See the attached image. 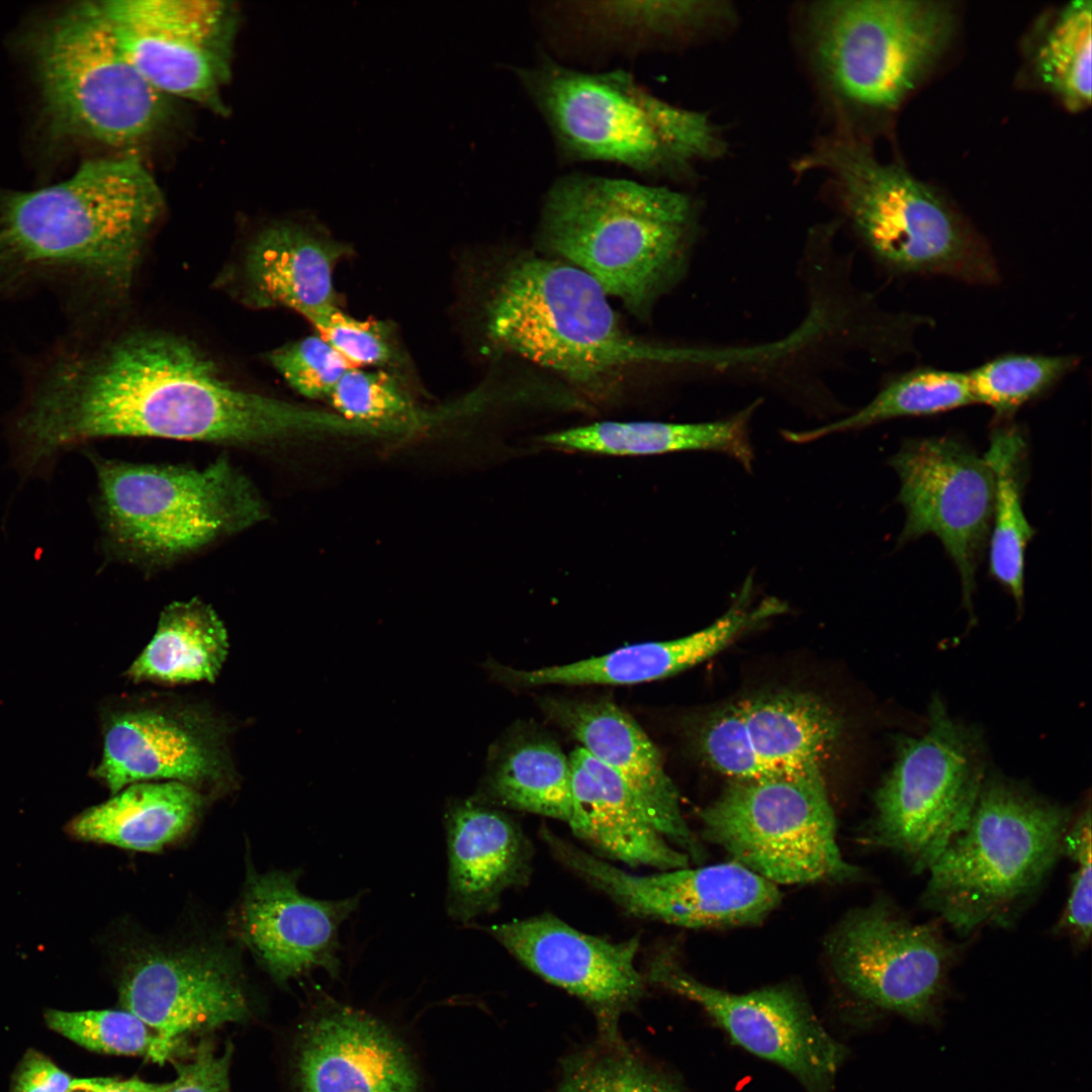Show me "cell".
I'll return each mask as SVG.
<instances>
[{"mask_svg":"<svg viewBox=\"0 0 1092 1092\" xmlns=\"http://www.w3.org/2000/svg\"><path fill=\"white\" fill-rule=\"evenodd\" d=\"M345 427L337 414L236 387L192 343L152 332L90 352L59 341L31 365L8 421L19 460L41 475L93 439L268 445Z\"/></svg>","mask_w":1092,"mask_h":1092,"instance_id":"obj_1","label":"cell"},{"mask_svg":"<svg viewBox=\"0 0 1092 1092\" xmlns=\"http://www.w3.org/2000/svg\"><path fill=\"white\" fill-rule=\"evenodd\" d=\"M164 204L131 155L87 161L37 190H1L0 300L81 279L128 287Z\"/></svg>","mask_w":1092,"mask_h":1092,"instance_id":"obj_2","label":"cell"},{"mask_svg":"<svg viewBox=\"0 0 1092 1092\" xmlns=\"http://www.w3.org/2000/svg\"><path fill=\"white\" fill-rule=\"evenodd\" d=\"M696 203L664 186L588 175L559 179L542 210L541 237L637 316L686 270Z\"/></svg>","mask_w":1092,"mask_h":1092,"instance_id":"obj_3","label":"cell"},{"mask_svg":"<svg viewBox=\"0 0 1092 1092\" xmlns=\"http://www.w3.org/2000/svg\"><path fill=\"white\" fill-rule=\"evenodd\" d=\"M1073 818L1025 786L984 781L969 823L927 871L923 907L961 935L1010 924L1063 855Z\"/></svg>","mask_w":1092,"mask_h":1092,"instance_id":"obj_4","label":"cell"},{"mask_svg":"<svg viewBox=\"0 0 1092 1092\" xmlns=\"http://www.w3.org/2000/svg\"><path fill=\"white\" fill-rule=\"evenodd\" d=\"M796 171L827 175L857 237L889 271L976 285L999 281L993 252L945 200L854 138L819 141L798 160Z\"/></svg>","mask_w":1092,"mask_h":1092,"instance_id":"obj_5","label":"cell"},{"mask_svg":"<svg viewBox=\"0 0 1092 1092\" xmlns=\"http://www.w3.org/2000/svg\"><path fill=\"white\" fill-rule=\"evenodd\" d=\"M520 76L569 159L678 176L724 152L707 113L656 97L625 71L583 72L546 60Z\"/></svg>","mask_w":1092,"mask_h":1092,"instance_id":"obj_6","label":"cell"},{"mask_svg":"<svg viewBox=\"0 0 1092 1092\" xmlns=\"http://www.w3.org/2000/svg\"><path fill=\"white\" fill-rule=\"evenodd\" d=\"M607 295L569 263L518 259L503 272L486 302V336L502 350L578 382L685 358L678 350L624 330Z\"/></svg>","mask_w":1092,"mask_h":1092,"instance_id":"obj_7","label":"cell"},{"mask_svg":"<svg viewBox=\"0 0 1092 1092\" xmlns=\"http://www.w3.org/2000/svg\"><path fill=\"white\" fill-rule=\"evenodd\" d=\"M86 453L96 472L106 544L128 557L167 562L266 518L257 489L224 457L190 468Z\"/></svg>","mask_w":1092,"mask_h":1092,"instance_id":"obj_8","label":"cell"},{"mask_svg":"<svg viewBox=\"0 0 1092 1092\" xmlns=\"http://www.w3.org/2000/svg\"><path fill=\"white\" fill-rule=\"evenodd\" d=\"M953 16L939 1L814 3L807 17L813 66L840 108L890 110L944 49Z\"/></svg>","mask_w":1092,"mask_h":1092,"instance_id":"obj_9","label":"cell"},{"mask_svg":"<svg viewBox=\"0 0 1092 1092\" xmlns=\"http://www.w3.org/2000/svg\"><path fill=\"white\" fill-rule=\"evenodd\" d=\"M36 65L47 113L65 133L131 149L174 115V99L132 65L96 2L70 9L49 26Z\"/></svg>","mask_w":1092,"mask_h":1092,"instance_id":"obj_10","label":"cell"},{"mask_svg":"<svg viewBox=\"0 0 1092 1092\" xmlns=\"http://www.w3.org/2000/svg\"><path fill=\"white\" fill-rule=\"evenodd\" d=\"M703 836L774 884L844 879L833 809L820 774L732 780L701 812Z\"/></svg>","mask_w":1092,"mask_h":1092,"instance_id":"obj_11","label":"cell"},{"mask_svg":"<svg viewBox=\"0 0 1092 1092\" xmlns=\"http://www.w3.org/2000/svg\"><path fill=\"white\" fill-rule=\"evenodd\" d=\"M983 770L978 737L934 698L927 731L902 739L876 792L870 842L897 853L915 874L927 872L969 823Z\"/></svg>","mask_w":1092,"mask_h":1092,"instance_id":"obj_12","label":"cell"},{"mask_svg":"<svg viewBox=\"0 0 1092 1092\" xmlns=\"http://www.w3.org/2000/svg\"><path fill=\"white\" fill-rule=\"evenodd\" d=\"M96 5L132 65L156 90L228 113L238 10L213 0H110Z\"/></svg>","mask_w":1092,"mask_h":1092,"instance_id":"obj_13","label":"cell"},{"mask_svg":"<svg viewBox=\"0 0 1092 1092\" xmlns=\"http://www.w3.org/2000/svg\"><path fill=\"white\" fill-rule=\"evenodd\" d=\"M552 855L625 913L688 928L760 922L780 903L776 884L735 861L635 875L540 829Z\"/></svg>","mask_w":1092,"mask_h":1092,"instance_id":"obj_14","label":"cell"},{"mask_svg":"<svg viewBox=\"0 0 1092 1092\" xmlns=\"http://www.w3.org/2000/svg\"><path fill=\"white\" fill-rule=\"evenodd\" d=\"M834 972L855 996L920 1023L936 1019L957 947L886 901L848 914L829 939Z\"/></svg>","mask_w":1092,"mask_h":1092,"instance_id":"obj_15","label":"cell"},{"mask_svg":"<svg viewBox=\"0 0 1092 1092\" xmlns=\"http://www.w3.org/2000/svg\"><path fill=\"white\" fill-rule=\"evenodd\" d=\"M906 514L899 544L935 536L954 563L972 613L976 573L989 543L994 477L984 457L943 436L910 439L890 459Z\"/></svg>","mask_w":1092,"mask_h":1092,"instance_id":"obj_16","label":"cell"},{"mask_svg":"<svg viewBox=\"0 0 1092 1092\" xmlns=\"http://www.w3.org/2000/svg\"><path fill=\"white\" fill-rule=\"evenodd\" d=\"M645 979L697 1003L734 1043L787 1070L807 1092L833 1091L848 1050L794 988L727 992L691 976L667 952L652 958Z\"/></svg>","mask_w":1092,"mask_h":1092,"instance_id":"obj_17","label":"cell"},{"mask_svg":"<svg viewBox=\"0 0 1092 1092\" xmlns=\"http://www.w3.org/2000/svg\"><path fill=\"white\" fill-rule=\"evenodd\" d=\"M486 931L530 971L584 1003L595 1016L598 1036L621 1035V1017L645 993L636 966L639 936L612 941L582 932L544 913L491 925Z\"/></svg>","mask_w":1092,"mask_h":1092,"instance_id":"obj_18","label":"cell"},{"mask_svg":"<svg viewBox=\"0 0 1092 1092\" xmlns=\"http://www.w3.org/2000/svg\"><path fill=\"white\" fill-rule=\"evenodd\" d=\"M118 997L122 1009L170 1039L242 1022L251 1011L235 962L209 947L132 950L120 974Z\"/></svg>","mask_w":1092,"mask_h":1092,"instance_id":"obj_19","label":"cell"},{"mask_svg":"<svg viewBox=\"0 0 1092 1092\" xmlns=\"http://www.w3.org/2000/svg\"><path fill=\"white\" fill-rule=\"evenodd\" d=\"M838 733L839 721L823 703L782 693L723 709L704 724L698 744L713 768L747 781L820 768Z\"/></svg>","mask_w":1092,"mask_h":1092,"instance_id":"obj_20","label":"cell"},{"mask_svg":"<svg viewBox=\"0 0 1092 1092\" xmlns=\"http://www.w3.org/2000/svg\"><path fill=\"white\" fill-rule=\"evenodd\" d=\"M297 880L298 872L250 875L239 915L242 938L277 981L314 968L337 976L339 928L359 897L312 899L298 890Z\"/></svg>","mask_w":1092,"mask_h":1092,"instance_id":"obj_21","label":"cell"},{"mask_svg":"<svg viewBox=\"0 0 1092 1092\" xmlns=\"http://www.w3.org/2000/svg\"><path fill=\"white\" fill-rule=\"evenodd\" d=\"M225 768L219 734L208 720L192 711L148 705L108 717L95 775L116 794L151 780L194 788L220 780Z\"/></svg>","mask_w":1092,"mask_h":1092,"instance_id":"obj_22","label":"cell"},{"mask_svg":"<svg viewBox=\"0 0 1092 1092\" xmlns=\"http://www.w3.org/2000/svg\"><path fill=\"white\" fill-rule=\"evenodd\" d=\"M539 705L549 720L621 777L668 842L694 861L702 860L701 844L682 816L659 751L627 712L608 700L545 697Z\"/></svg>","mask_w":1092,"mask_h":1092,"instance_id":"obj_23","label":"cell"},{"mask_svg":"<svg viewBox=\"0 0 1092 1092\" xmlns=\"http://www.w3.org/2000/svg\"><path fill=\"white\" fill-rule=\"evenodd\" d=\"M750 577L730 609L710 626L668 641L645 642L562 665L516 669L491 664L495 678L514 687L545 685H634L670 676L698 664L726 647L744 630L785 611L767 599L750 607Z\"/></svg>","mask_w":1092,"mask_h":1092,"instance_id":"obj_24","label":"cell"},{"mask_svg":"<svg viewBox=\"0 0 1092 1092\" xmlns=\"http://www.w3.org/2000/svg\"><path fill=\"white\" fill-rule=\"evenodd\" d=\"M448 915L459 922L497 909L503 894L526 886L532 873L533 844L503 811L471 800L446 807Z\"/></svg>","mask_w":1092,"mask_h":1092,"instance_id":"obj_25","label":"cell"},{"mask_svg":"<svg viewBox=\"0 0 1092 1092\" xmlns=\"http://www.w3.org/2000/svg\"><path fill=\"white\" fill-rule=\"evenodd\" d=\"M296 1070L300 1092H416L418 1086L396 1039L377 1021L348 1009L311 1022Z\"/></svg>","mask_w":1092,"mask_h":1092,"instance_id":"obj_26","label":"cell"},{"mask_svg":"<svg viewBox=\"0 0 1092 1092\" xmlns=\"http://www.w3.org/2000/svg\"><path fill=\"white\" fill-rule=\"evenodd\" d=\"M573 834L602 854L657 871L686 868L690 856L650 823L621 777L582 747L569 755Z\"/></svg>","mask_w":1092,"mask_h":1092,"instance_id":"obj_27","label":"cell"},{"mask_svg":"<svg viewBox=\"0 0 1092 1092\" xmlns=\"http://www.w3.org/2000/svg\"><path fill=\"white\" fill-rule=\"evenodd\" d=\"M350 251L315 226L273 223L255 238L246 256L250 299L261 307L290 308L309 322L339 306L334 274Z\"/></svg>","mask_w":1092,"mask_h":1092,"instance_id":"obj_28","label":"cell"},{"mask_svg":"<svg viewBox=\"0 0 1092 1092\" xmlns=\"http://www.w3.org/2000/svg\"><path fill=\"white\" fill-rule=\"evenodd\" d=\"M756 404L724 420L705 423L602 422L544 435L553 448L612 456H642L681 451H714L752 470L754 453L748 423Z\"/></svg>","mask_w":1092,"mask_h":1092,"instance_id":"obj_29","label":"cell"},{"mask_svg":"<svg viewBox=\"0 0 1092 1092\" xmlns=\"http://www.w3.org/2000/svg\"><path fill=\"white\" fill-rule=\"evenodd\" d=\"M202 803L201 795L182 783H135L82 812L69 829L82 840L155 852L193 827Z\"/></svg>","mask_w":1092,"mask_h":1092,"instance_id":"obj_30","label":"cell"},{"mask_svg":"<svg viewBox=\"0 0 1092 1092\" xmlns=\"http://www.w3.org/2000/svg\"><path fill=\"white\" fill-rule=\"evenodd\" d=\"M483 795L490 804L568 824L572 814L569 757L550 737L517 731L493 755Z\"/></svg>","mask_w":1092,"mask_h":1092,"instance_id":"obj_31","label":"cell"},{"mask_svg":"<svg viewBox=\"0 0 1092 1092\" xmlns=\"http://www.w3.org/2000/svg\"><path fill=\"white\" fill-rule=\"evenodd\" d=\"M228 650V632L209 605L198 599L175 602L162 611L154 637L128 673L135 680L213 681Z\"/></svg>","mask_w":1092,"mask_h":1092,"instance_id":"obj_32","label":"cell"},{"mask_svg":"<svg viewBox=\"0 0 1092 1092\" xmlns=\"http://www.w3.org/2000/svg\"><path fill=\"white\" fill-rule=\"evenodd\" d=\"M1026 449L1021 430L1007 425L993 430L983 456L994 477L989 570L1019 609L1024 598L1025 550L1035 533L1022 506Z\"/></svg>","mask_w":1092,"mask_h":1092,"instance_id":"obj_33","label":"cell"},{"mask_svg":"<svg viewBox=\"0 0 1092 1092\" xmlns=\"http://www.w3.org/2000/svg\"><path fill=\"white\" fill-rule=\"evenodd\" d=\"M975 403L968 372L917 368L888 380L856 413L809 431H784L783 437L804 444L896 418L931 416Z\"/></svg>","mask_w":1092,"mask_h":1092,"instance_id":"obj_34","label":"cell"},{"mask_svg":"<svg viewBox=\"0 0 1092 1092\" xmlns=\"http://www.w3.org/2000/svg\"><path fill=\"white\" fill-rule=\"evenodd\" d=\"M555 1092H686L678 1077L647 1060L622 1035L597 1036L561 1064Z\"/></svg>","mask_w":1092,"mask_h":1092,"instance_id":"obj_35","label":"cell"},{"mask_svg":"<svg viewBox=\"0 0 1092 1092\" xmlns=\"http://www.w3.org/2000/svg\"><path fill=\"white\" fill-rule=\"evenodd\" d=\"M1091 1H1072L1056 15L1034 56L1040 81L1074 111L1091 103Z\"/></svg>","mask_w":1092,"mask_h":1092,"instance_id":"obj_36","label":"cell"},{"mask_svg":"<svg viewBox=\"0 0 1092 1092\" xmlns=\"http://www.w3.org/2000/svg\"><path fill=\"white\" fill-rule=\"evenodd\" d=\"M52 1030L93 1052L140 1056L158 1064L176 1062L185 1052L184 1039H170L125 1010H49Z\"/></svg>","mask_w":1092,"mask_h":1092,"instance_id":"obj_37","label":"cell"},{"mask_svg":"<svg viewBox=\"0 0 1092 1092\" xmlns=\"http://www.w3.org/2000/svg\"><path fill=\"white\" fill-rule=\"evenodd\" d=\"M1076 355L1009 354L968 371L976 403L1010 417L1075 370Z\"/></svg>","mask_w":1092,"mask_h":1092,"instance_id":"obj_38","label":"cell"},{"mask_svg":"<svg viewBox=\"0 0 1092 1092\" xmlns=\"http://www.w3.org/2000/svg\"><path fill=\"white\" fill-rule=\"evenodd\" d=\"M337 415L366 430H397L418 423L412 396L384 369L350 367L328 398Z\"/></svg>","mask_w":1092,"mask_h":1092,"instance_id":"obj_39","label":"cell"},{"mask_svg":"<svg viewBox=\"0 0 1092 1092\" xmlns=\"http://www.w3.org/2000/svg\"><path fill=\"white\" fill-rule=\"evenodd\" d=\"M588 11L620 29L663 35L718 24L730 17L731 8L719 1H621L596 3Z\"/></svg>","mask_w":1092,"mask_h":1092,"instance_id":"obj_40","label":"cell"},{"mask_svg":"<svg viewBox=\"0 0 1092 1092\" xmlns=\"http://www.w3.org/2000/svg\"><path fill=\"white\" fill-rule=\"evenodd\" d=\"M309 323L352 367L386 370L399 360L393 332L385 323L355 318L339 306Z\"/></svg>","mask_w":1092,"mask_h":1092,"instance_id":"obj_41","label":"cell"},{"mask_svg":"<svg viewBox=\"0 0 1092 1092\" xmlns=\"http://www.w3.org/2000/svg\"><path fill=\"white\" fill-rule=\"evenodd\" d=\"M268 359L293 390L310 399H328L352 367L318 334L285 344L273 350Z\"/></svg>","mask_w":1092,"mask_h":1092,"instance_id":"obj_42","label":"cell"},{"mask_svg":"<svg viewBox=\"0 0 1092 1092\" xmlns=\"http://www.w3.org/2000/svg\"><path fill=\"white\" fill-rule=\"evenodd\" d=\"M1091 809L1087 804L1073 818L1063 842V855L1076 866L1070 880V892L1055 932L1068 936L1077 947L1090 942L1092 924Z\"/></svg>","mask_w":1092,"mask_h":1092,"instance_id":"obj_43","label":"cell"},{"mask_svg":"<svg viewBox=\"0 0 1092 1092\" xmlns=\"http://www.w3.org/2000/svg\"><path fill=\"white\" fill-rule=\"evenodd\" d=\"M232 1055L230 1043L218 1053L210 1039H201L186 1061L175 1062L176 1077L159 1092H231Z\"/></svg>","mask_w":1092,"mask_h":1092,"instance_id":"obj_44","label":"cell"},{"mask_svg":"<svg viewBox=\"0 0 1092 1092\" xmlns=\"http://www.w3.org/2000/svg\"><path fill=\"white\" fill-rule=\"evenodd\" d=\"M73 1081L49 1057L28 1050L13 1075L10 1092H68Z\"/></svg>","mask_w":1092,"mask_h":1092,"instance_id":"obj_45","label":"cell"},{"mask_svg":"<svg viewBox=\"0 0 1092 1092\" xmlns=\"http://www.w3.org/2000/svg\"><path fill=\"white\" fill-rule=\"evenodd\" d=\"M162 1084L147 1082L140 1078L126 1080L106 1077L74 1078L68 1092H159Z\"/></svg>","mask_w":1092,"mask_h":1092,"instance_id":"obj_46","label":"cell"}]
</instances>
